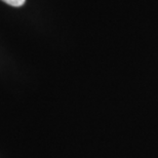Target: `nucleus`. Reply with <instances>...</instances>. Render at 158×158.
Segmentation results:
<instances>
[{
	"label": "nucleus",
	"instance_id": "1",
	"mask_svg": "<svg viewBox=\"0 0 158 158\" xmlns=\"http://www.w3.org/2000/svg\"><path fill=\"white\" fill-rule=\"evenodd\" d=\"M2 1H4L5 3H7V4L11 6H15V7H20L26 2V0H2Z\"/></svg>",
	"mask_w": 158,
	"mask_h": 158
}]
</instances>
